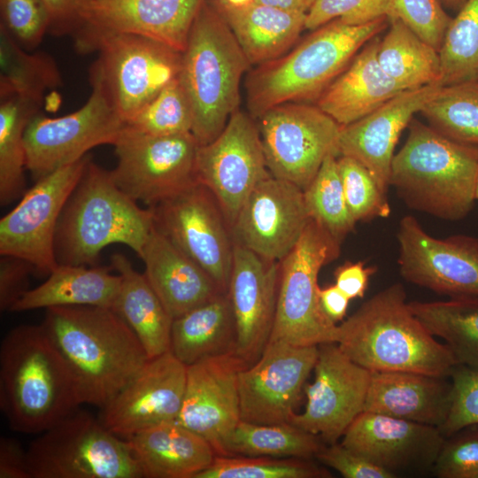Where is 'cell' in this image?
Wrapping results in <instances>:
<instances>
[{"mask_svg": "<svg viewBox=\"0 0 478 478\" xmlns=\"http://www.w3.org/2000/svg\"><path fill=\"white\" fill-rule=\"evenodd\" d=\"M35 271L27 261L2 256L0 260V309L10 311L20 297L29 289V275Z\"/></svg>", "mask_w": 478, "mask_h": 478, "instance_id": "52", "label": "cell"}, {"mask_svg": "<svg viewBox=\"0 0 478 478\" xmlns=\"http://www.w3.org/2000/svg\"><path fill=\"white\" fill-rule=\"evenodd\" d=\"M248 366L236 352H230L187 366L176 421L208 441L217 455H224V445L241 420L238 374Z\"/></svg>", "mask_w": 478, "mask_h": 478, "instance_id": "21", "label": "cell"}, {"mask_svg": "<svg viewBox=\"0 0 478 478\" xmlns=\"http://www.w3.org/2000/svg\"><path fill=\"white\" fill-rule=\"evenodd\" d=\"M474 197H475V200H478V173H477L476 182H475Z\"/></svg>", "mask_w": 478, "mask_h": 478, "instance_id": "60", "label": "cell"}, {"mask_svg": "<svg viewBox=\"0 0 478 478\" xmlns=\"http://www.w3.org/2000/svg\"><path fill=\"white\" fill-rule=\"evenodd\" d=\"M186 378L187 366L170 351L149 358L138 374L101 408L99 419L123 439L150 427L176 420Z\"/></svg>", "mask_w": 478, "mask_h": 478, "instance_id": "22", "label": "cell"}, {"mask_svg": "<svg viewBox=\"0 0 478 478\" xmlns=\"http://www.w3.org/2000/svg\"><path fill=\"white\" fill-rule=\"evenodd\" d=\"M324 442L290 423L257 424L240 420L224 445V456L312 459Z\"/></svg>", "mask_w": 478, "mask_h": 478, "instance_id": "37", "label": "cell"}, {"mask_svg": "<svg viewBox=\"0 0 478 478\" xmlns=\"http://www.w3.org/2000/svg\"><path fill=\"white\" fill-rule=\"evenodd\" d=\"M440 82L406 89L362 119L341 127L337 153L356 159L386 193L394 150L415 113L440 89Z\"/></svg>", "mask_w": 478, "mask_h": 478, "instance_id": "25", "label": "cell"}, {"mask_svg": "<svg viewBox=\"0 0 478 478\" xmlns=\"http://www.w3.org/2000/svg\"><path fill=\"white\" fill-rule=\"evenodd\" d=\"M450 377V411L445 422L439 428L444 437L478 424V367L456 365Z\"/></svg>", "mask_w": 478, "mask_h": 478, "instance_id": "50", "label": "cell"}, {"mask_svg": "<svg viewBox=\"0 0 478 478\" xmlns=\"http://www.w3.org/2000/svg\"><path fill=\"white\" fill-rule=\"evenodd\" d=\"M311 220L304 189L273 175L248 196L231 226L234 243L260 257L281 261Z\"/></svg>", "mask_w": 478, "mask_h": 478, "instance_id": "20", "label": "cell"}, {"mask_svg": "<svg viewBox=\"0 0 478 478\" xmlns=\"http://www.w3.org/2000/svg\"><path fill=\"white\" fill-rule=\"evenodd\" d=\"M337 157L334 153L326 157L304 194L311 219L342 242L354 230L356 222L346 204Z\"/></svg>", "mask_w": 478, "mask_h": 478, "instance_id": "42", "label": "cell"}, {"mask_svg": "<svg viewBox=\"0 0 478 478\" xmlns=\"http://www.w3.org/2000/svg\"><path fill=\"white\" fill-rule=\"evenodd\" d=\"M80 405L74 377L42 324L10 330L0 346V407L9 427L41 434Z\"/></svg>", "mask_w": 478, "mask_h": 478, "instance_id": "3", "label": "cell"}, {"mask_svg": "<svg viewBox=\"0 0 478 478\" xmlns=\"http://www.w3.org/2000/svg\"><path fill=\"white\" fill-rule=\"evenodd\" d=\"M3 26L25 49L40 43L51 19L43 0H0Z\"/></svg>", "mask_w": 478, "mask_h": 478, "instance_id": "47", "label": "cell"}, {"mask_svg": "<svg viewBox=\"0 0 478 478\" xmlns=\"http://www.w3.org/2000/svg\"><path fill=\"white\" fill-rule=\"evenodd\" d=\"M335 343L371 372L450 377L457 365L447 345L438 342L411 311L400 283L379 291L337 325Z\"/></svg>", "mask_w": 478, "mask_h": 478, "instance_id": "2", "label": "cell"}, {"mask_svg": "<svg viewBox=\"0 0 478 478\" xmlns=\"http://www.w3.org/2000/svg\"><path fill=\"white\" fill-rule=\"evenodd\" d=\"M154 227L150 208H142L115 183L112 172L91 160L60 215L54 249L58 264L95 266L112 243L139 257Z\"/></svg>", "mask_w": 478, "mask_h": 478, "instance_id": "4", "label": "cell"}, {"mask_svg": "<svg viewBox=\"0 0 478 478\" xmlns=\"http://www.w3.org/2000/svg\"><path fill=\"white\" fill-rule=\"evenodd\" d=\"M391 0H317L306 13L305 27L314 30L341 19L349 25H364L388 18Z\"/></svg>", "mask_w": 478, "mask_h": 478, "instance_id": "49", "label": "cell"}, {"mask_svg": "<svg viewBox=\"0 0 478 478\" xmlns=\"http://www.w3.org/2000/svg\"><path fill=\"white\" fill-rule=\"evenodd\" d=\"M149 208L154 227L227 293L235 243L231 227L213 193L197 182Z\"/></svg>", "mask_w": 478, "mask_h": 478, "instance_id": "14", "label": "cell"}, {"mask_svg": "<svg viewBox=\"0 0 478 478\" xmlns=\"http://www.w3.org/2000/svg\"><path fill=\"white\" fill-rule=\"evenodd\" d=\"M196 169L198 182L213 193L231 227L251 192L271 175L257 124L235 111L213 141L199 146Z\"/></svg>", "mask_w": 478, "mask_h": 478, "instance_id": "18", "label": "cell"}, {"mask_svg": "<svg viewBox=\"0 0 478 478\" xmlns=\"http://www.w3.org/2000/svg\"><path fill=\"white\" fill-rule=\"evenodd\" d=\"M442 86L478 81V0L459 10L439 49Z\"/></svg>", "mask_w": 478, "mask_h": 478, "instance_id": "41", "label": "cell"}, {"mask_svg": "<svg viewBox=\"0 0 478 478\" xmlns=\"http://www.w3.org/2000/svg\"><path fill=\"white\" fill-rule=\"evenodd\" d=\"M112 266L121 277L114 310L129 326L143 346L149 358L170 351L173 318L143 274L130 260L116 252Z\"/></svg>", "mask_w": 478, "mask_h": 478, "instance_id": "33", "label": "cell"}, {"mask_svg": "<svg viewBox=\"0 0 478 478\" xmlns=\"http://www.w3.org/2000/svg\"><path fill=\"white\" fill-rule=\"evenodd\" d=\"M126 440L145 478H195L217 455L208 441L176 420L150 427Z\"/></svg>", "mask_w": 478, "mask_h": 478, "instance_id": "30", "label": "cell"}, {"mask_svg": "<svg viewBox=\"0 0 478 478\" xmlns=\"http://www.w3.org/2000/svg\"><path fill=\"white\" fill-rule=\"evenodd\" d=\"M315 458L344 478H395L393 473L370 462L341 443L323 445Z\"/></svg>", "mask_w": 478, "mask_h": 478, "instance_id": "51", "label": "cell"}, {"mask_svg": "<svg viewBox=\"0 0 478 478\" xmlns=\"http://www.w3.org/2000/svg\"><path fill=\"white\" fill-rule=\"evenodd\" d=\"M90 161L88 155L35 181L0 220V255L29 262L49 274L58 263L54 242L62 211Z\"/></svg>", "mask_w": 478, "mask_h": 478, "instance_id": "15", "label": "cell"}, {"mask_svg": "<svg viewBox=\"0 0 478 478\" xmlns=\"http://www.w3.org/2000/svg\"><path fill=\"white\" fill-rule=\"evenodd\" d=\"M61 84L53 58L28 53L0 26V97L17 96L41 104L44 92Z\"/></svg>", "mask_w": 478, "mask_h": 478, "instance_id": "38", "label": "cell"}, {"mask_svg": "<svg viewBox=\"0 0 478 478\" xmlns=\"http://www.w3.org/2000/svg\"><path fill=\"white\" fill-rule=\"evenodd\" d=\"M393 19L439 50L452 18L439 0H391L388 19Z\"/></svg>", "mask_w": 478, "mask_h": 478, "instance_id": "46", "label": "cell"}, {"mask_svg": "<svg viewBox=\"0 0 478 478\" xmlns=\"http://www.w3.org/2000/svg\"><path fill=\"white\" fill-rule=\"evenodd\" d=\"M0 98V204L7 205L26 192L24 134L39 104L17 96Z\"/></svg>", "mask_w": 478, "mask_h": 478, "instance_id": "39", "label": "cell"}, {"mask_svg": "<svg viewBox=\"0 0 478 478\" xmlns=\"http://www.w3.org/2000/svg\"><path fill=\"white\" fill-rule=\"evenodd\" d=\"M192 125L191 106L179 77L125 123L131 129L152 135L191 132Z\"/></svg>", "mask_w": 478, "mask_h": 478, "instance_id": "44", "label": "cell"}, {"mask_svg": "<svg viewBox=\"0 0 478 478\" xmlns=\"http://www.w3.org/2000/svg\"><path fill=\"white\" fill-rule=\"evenodd\" d=\"M341 242L311 219L294 248L280 261L275 319L270 340L298 346L335 343L337 325L319 300L320 269L340 254Z\"/></svg>", "mask_w": 478, "mask_h": 478, "instance_id": "10", "label": "cell"}, {"mask_svg": "<svg viewBox=\"0 0 478 478\" xmlns=\"http://www.w3.org/2000/svg\"><path fill=\"white\" fill-rule=\"evenodd\" d=\"M31 478H142L126 439L75 409L39 434L27 450Z\"/></svg>", "mask_w": 478, "mask_h": 478, "instance_id": "9", "label": "cell"}, {"mask_svg": "<svg viewBox=\"0 0 478 478\" xmlns=\"http://www.w3.org/2000/svg\"><path fill=\"white\" fill-rule=\"evenodd\" d=\"M432 470L439 478H478V424L445 437Z\"/></svg>", "mask_w": 478, "mask_h": 478, "instance_id": "48", "label": "cell"}, {"mask_svg": "<svg viewBox=\"0 0 478 478\" xmlns=\"http://www.w3.org/2000/svg\"><path fill=\"white\" fill-rule=\"evenodd\" d=\"M204 0H89L79 30L137 35L182 52Z\"/></svg>", "mask_w": 478, "mask_h": 478, "instance_id": "26", "label": "cell"}, {"mask_svg": "<svg viewBox=\"0 0 478 478\" xmlns=\"http://www.w3.org/2000/svg\"><path fill=\"white\" fill-rule=\"evenodd\" d=\"M397 238L405 280L450 297H478V238L435 237L412 215L401 219Z\"/></svg>", "mask_w": 478, "mask_h": 478, "instance_id": "17", "label": "cell"}, {"mask_svg": "<svg viewBox=\"0 0 478 478\" xmlns=\"http://www.w3.org/2000/svg\"><path fill=\"white\" fill-rule=\"evenodd\" d=\"M444 439L436 427L364 411L341 443L397 476V472L432 468Z\"/></svg>", "mask_w": 478, "mask_h": 478, "instance_id": "24", "label": "cell"}, {"mask_svg": "<svg viewBox=\"0 0 478 478\" xmlns=\"http://www.w3.org/2000/svg\"><path fill=\"white\" fill-rule=\"evenodd\" d=\"M50 19V29L66 32L79 28L81 13L89 0H43Z\"/></svg>", "mask_w": 478, "mask_h": 478, "instance_id": "55", "label": "cell"}, {"mask_svg": "<svg viewBox=\"0 0 478 478\" xmlns=\"http://www.w3.org/2000/svg\"><path fill=\"white\" fill-rule=\"evenodd\" d=\"M420 112L444 136L478 146V81L442 86Z\"/></svg>", "mask_w": 478, "mask_h": 478, "instance_id": "40", "label": "cell"}, {"mask_svg": "<svg viewBox=\"0 0 478 478\" xmlns=\"http://www.w3.org/2000/svg\"><path fill=\"white\" fill-rule=\"evenodd\" d=\"M257 124L271 175L305 189L328 154L337 153L342 126L316 104L270 108Z\"/></svg>", "mask_w": 478, "mask_h": 478, "instance_id": "13", "label": "cell"}, {"mask_svg": "<svg viewBox=\"0 0 478 478\" xmlns=\"http://www.w3.org/2000/svg\"><path fill=\"white\" fill-rule=\"evenodd\" d=\"M409 307L434 336L445 341L457 365L478 367V297L412 301Z\"/></svg>", "mask_w": 478, "mask_h": 478, "instance_id": "36", "label": "cell"}, {"mask_svg": "<svg viewBox=\"0 0 478 478\" xmlns=\"http://www.w3.org/2000/svg\"><path fill=\"white\" fill-rule=\"evenodd\" d=\"M318 358V345L270 340L257 361L238 374L241 420L290 422Z\"/></svg>", "mask_w": 478, "mask_h": 478, "instance_id": "16", "label": "cell"}, {"mask_svg": "<svg viewBox=\"0 0 478 478\" xmlns=\"http://www.w3.org/2000/svg\"><path fill=\"white\" fill-rule=\"evenodd\" d=\"M388 25V18L364 25H349L338 18L314 29L289 54L261 65L250 75L251 112L258 117L281 104L316 101L360 49Z\"/></svg>", "mask_w": 478, "mask_h": 478, "instance_id": "6", "label": "cell"}, {"mask_svg": "<svg viewBox=\"0 0 478 478\" xmlns=\"http://www.w3.org/2000/svg\"><path fill=\"white\" fill-rule=\"evenodd\" d=\"M220 5L251 65L261 66L280 58L305 28L306 13L254 2L234 7L220 1Z\"/></svg>", "mask_w": 478, "mask_h": 478, "instance_id": "32", "label": "cell"}, {"mask_svg": "<svg viewBox=\"0 0 478 478\" xmlns=\"http://www.w3.org/2000/svg\"><path fill=\"white\" fill-rule=\"evenodd\" d=\"M250 65L221 13L203 2L179 73L191 106V133L200 146L213 141L237 111L240 82Z\"/></svg>", "mask_w": 478, "mask_h": 478, "instance_id": "7", "label": "cell"}, {"mask_svg": "<svg viewBox=\"0 0 478 478\" xmlns=\"http://www.w3.org/2000/svg\"><path fill=\"white\" fill-rule=\"evenodd\" d=\"M113 146L117 165L111 172L115 183L147 207L198 182L200 145L191 132L152 135L125 126Z\"/></svg>", "mask_w": 478, "mask_h": 478, "instance_id": "11", "label": "cell"}, {"mask_svg": "<svg viewBox=\"0 0 478 478\" xmlns=\"http://www.w3.org/2000/svg\"><path fill=\"white\" fill-rule=\"evenodd\" d=\"M220 1L234 7H242V6H244L252 3L254 0H220Z\"/></svg>", "mask_w": 478, "mask_h": 478, "instance_id": "59", "label": "cell"}, {"mask_svg": "<svg viewBox=\"0 0 478 478\" xmlns=\"http://www.w3.org/2000/svg\"><path fill=\"white\" fill-rule=\"evenodd\" d=\"M443 6L453 10H459L467 0H439Z\"/></svg>", "mask_w": 478, "mask_h": 478, "instance_id": "58", "label": "cell"}, {"mask_svg": "<svg viewBox=\"0 0 478 478\" xmlns=\"http://www.w3.org/2000/svg\"><path fill=\"white\" fill-rule=\"evenodd\" d=\"M330 473L311 460L216 455L212 463L195 478H328Z\"/></svg>", "mask_w": 478, "mask_h": 478, "instance_id": "43", "label": "cell"}, {"mask_svg": "<svg viewBox=\"0 0 478 478\" xmlns=\"http://www.w3.org/2000/svg\"><path fill=\"white\" fill-rule=\"evenodd\" d=\"M405 371H373L364 411L440 428L451 406V383Z\"/></svg>", "mask_w": 478, "mask_h": 478, "instance_id": "28", "label": "cell"}, {"mask_svg": "<svg viewBox=\"0 0 478 478\" xmlns=\"http://www.w3.org/2000/svg\"><path fill=\"white\" fill-rule=\"evenodd\" d=\"M235 350V322L227 292L173 320L170 351L187 366Z\"/></svg>", "mask_w": 478, "mask_h": 478, "instance_id": "34", "label": "cell"}, {"mask_svg": "<svg viewBox=\"0 0 478 478\" xmlns=\"http://www.w3.org/2000/svg\"><path fill=\"white\" fill-rule=\"evenodd\" d=\"M41 324L71 370L81 404L104 407L149 360L137 336L112 308L51 307Z\"/></svg>", "mask_w": 478, "mask_h": 478, "instance_id": "1", "label": "cell"}, {"mask_svg": "<svg viewBox=\"0 0 478 478\" xmlns=\"http://www.w3.org/2000/svg\"><path fill=\"white\" fill-rule=\"evenodd\" d=\"M112 269L58 264L44 282L27 290L9 312L76 305L112 309L121 284L120 275Z\"/></svg>", "mask_w": 478, "mask_h": 478, "instance_id": "31", "label": "cell"}, {"mask_svg": "<svg viewBox=\"0 0 478 478\" xmlns=\"http://www.w3.org/2000/svg\"><path fill=\"white\" fill-rule=\"evenodd\" d=\"M375 271L374 266L366 267L361 261L346 262L335 271V284L350 300L363 297Z\"/></svg>", "mask_w": 478, "mask_h": 478, "instance_id": "53", "label": "cell"}, {"mask_svg": "<svg viewBox=\"0 0 478 478\" xmlns=\"http://www.w3.org/2000/svg\"><path fill=\"white\" fill-rule=\"evenodd\" d=\"M317 0H254V3L266 4L290 12L307 13Z\"/></svg>", "mask_w": 478, "mask_h": 478, "instance_id": "57", "label": "cell"}, {"mask_svg": "<svg viewBox=\"0 0 478 478\" xmlns=\"http://www.w3.org/2000/svg\"><path fill=\"white\" fill-rule=\"evenodd\" d=\"M76 47L98 52L90 72L124 123L179 77L182 52L147 37L79 30Z\"/></svg>", "mask_w": 478, "mask_h": 478, "instance_id": "8", "label": "cell"}, {"mask_svg": "<svg viewBox=\"0 0 478 478\" xmlns=\"http://www.w3.org/2000/svg\"><path fill=\"white\" fill-rule=\"evenodd\" d=\"M0 478H31L27 451L15 438L0 439Z\"/></svg>", "mask_w": 478, "mask_h": 478, "instance_id": "54", "label": "cell"}, {"mask_svg": "<svg viewBox=\"0 0 478 478\" xmlns=\"http://www.w3.org/2000/svg\"><path fill=\"white\" fill-rule=\"evenodd\" d=\"M319 300L323 312L330 320L336 324L338 321L343 320L348 310L350 299L335 284L324 288L320 287Z\"/></svg>", "mask_w": 478, "mask_h": 478, "instance_id": "56", "label": "cell"}, {"mask_svg": "<svg viewBox=\"0 0 478 478\" xmlns=\"http://www.w3.org/2000/svg\"><path fill=\"white\" fill-rule=\"evenodd\" d=\"M144 275L173 320L222 292L211 275L153 227L140 257Z\"/></svg>", "mask_w": 478, "mask_h": 478, "instance_id": "27", "label": "cell"}, {"mask_svg": "<svg viewBox=\"0 0 478 478\" xmlns=\"http://www.w3.org/2000/svg\"><path fill=\"white\" fill-rule=\"evenodd\" d=\"M314 380L304 389L306 405L290 423L318 436L325 443H337L365 409L371 371L346 356L335 343L318 345Z\"/></svg>", "mask_w": 478, "mask_h": 478, "instance_id": "19", "label": "cell"}, {"mask_svg": "<svg viewBox=\"0 0 478 478\" xmlns=\"http://www.w3.org/2000/svg\"><path fill=\"white\" fill-rule=\"evenodd\" d=\"M395 154L389 186L411 208L446 220L472 210L478 173V146L457 142L412 119Z\"/></svg>", "mask_w": 478, "mask_h": 478, "instance_id": "5", "label": "cell"}, {"mask_svg": "<svg viewBox=\"0 0 478 478\" xmlns=\"http://www.w3.org/2000/svg\"><path fill=\"white\" fill-rule=\"evenodd\" d=\"M280 261L235 243L227 294L236 329V354L249 366L258 359L274 328Z\"/></svg>", "mask_w": 478, "mask_h": 478, "instance_id": "23", "label": "cell"}, {"mask_svg": "<svg viewBox=\"0 0 478 478\" xmlns=\"http://www.w3.org/2000/svg\"><path fill=\"white\" fill-rule=\"evenodd\" d=\"M379 42L378 35L366 42L315 101L342 127L362 119L405 90L381 67Z\"/></svg>", "mask_w": 478, "mask_h": 478, "instance_id": "29", "label": "cell"}, {"mask_svg": "<svg viewBox=\"0 0 478 478\" xmlns=\"http://www.w3.org/2000/svg\"><path fill=\"white\" fill-rule=\"evenodd\" d=\"M90 82V96L77 111L58 118L36 113L29 120L24 134L26 168L35 181L96 146L113 145L124 128L100 79L91 72Z\"/></svg>", "mask_w": 478, "mask_h": 478, "instance_id": "12", "label": "cell"}, {"mask_svg": "<svg viewBox=\"0 0 478 478\" xmlns=\"http://www.w3.org/2000/svg\"><path fill=\"white\" fill-rule=\"evenodd\" d=\"M389 25L377 52L382 70L405 90L440 82L439 50L400 19H389Z\"/></svg>", "mask_w": 478, "mask_h": 478, "instance_id": "35", "label": "cell"}, {"mask_svg": "<svg viewBox=\"0 0 478 478\" xmlns=\"http://www.w3.org/2000/svg\"><path fill=\"white\" fill-rule=\"evenodd\" d=\"M337 166L346 204L356 223L390 215L386 193L363 165L352 158L339 156Z\"/></svg>", "mask_w": 478, "mask_h": 478, "instance_id": "45", "label": "cell"}]
</instances>
